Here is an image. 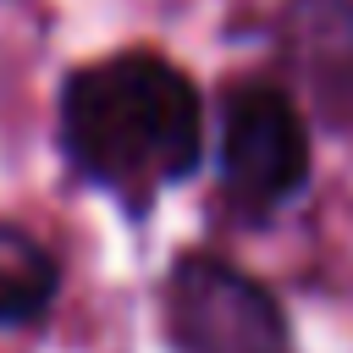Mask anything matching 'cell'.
Returning a JSON list of instances; mask_svg holds the SVG:
<instances>
[{
	"label": "cell",
	"mask_w": 353,
	"mask_h": 353,
	"mask_svg": "<svg viewBox=\"0 0 353 353\" xmlns=\"http://www.w3.org/2000/svg\"><path fill=\"white\" fill-rule=\"evenodd\" d=\"M281 39L309 99L331 121H353V0H292Z\"/></svg>",
	"instance_id": "277c9868"
},
{
	"label": "cell",
	"mask_w": 353,
	"mask_h": 353,
	"mask_svg": "<svg viewBox=\"0 0 353 353\" xmlns=\"http://www.w3.org/2000/svg\"><path fill=\"white\" fill-rule=\"evenodd\" d=\"M61 292L55 254L17 221H0V325H33Z\"/></svg>",
	"instance_id": "5b68a950"
},
{
	"label": "cell",
	"mask_w": 353,
	"mask_h": 353,
	"mask_svg": "<svg viewBox=\"0 0 353 353\" xmlns=\"http://www.w3.org/2000/svg\"><path fill=\"white\" fill-rule=\"evenodd\" d=\"M171 320L188 353H287V325L276 298L210 254H188L176 265Z\"/></svg>",
	"instance_id": "3957f363"
},
{
	"label": "cell",
	"mask_w": 353,
	"mask_h": 353,
	"mask_svg": "<svg viewBox=\"0 0 353 353\" xmlns=\"http://www.w3.org/2000/svg\"><path fill=\"white\" fill-rule=\"evenodd\" d=\"M221 188L237 210L270 215L309 182V127L287 88L243 83L221 99Z\"/></svg>",
	"instance_id": "7a4b0ae2"
},
{
	"label": "cell",
	"mask_w": 353,
	"mask_h": 353,
	"mask_svg": "<svg viewBox=\"0 0 353 353\" xmlns=\"http://www.w3.org/2000/svg\"><path fill=\"white\" fill-rule=\"evenodd\" d=\"M61 143L72 165L105 188H171L193 176L204 154L199 88L165 55H105L66 77Z\"/></svg>",
	"instance_id": "6da1fadb"
}]
</instances>
